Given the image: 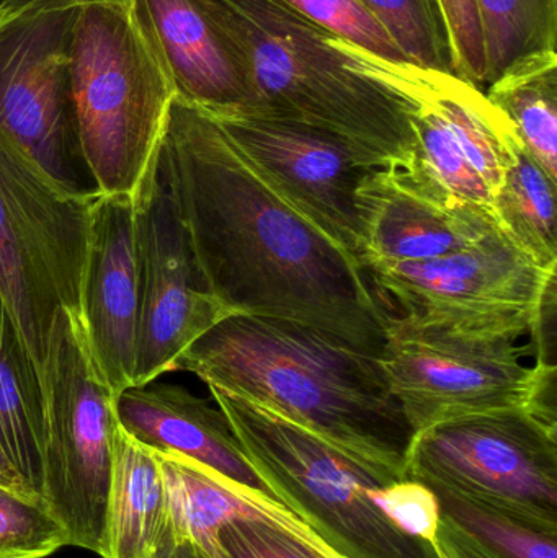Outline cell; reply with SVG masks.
Instances as JSON below:
<instances>
[{
	"label": "cell",
	"mask_w": 557,
	"mask_h": 558,
	"mask_svg": "<svg viewBox=\"0 0 557 558\" xmlns=\"http://www.w3.org/2000/svg\"><path fill=\"white\" fill-rule=\"evenodd\" d=\"M156 162L229 315L298 322L382 356L395 314L360 262L284 203L215 117L173 98Z\"/></svg>",
	"instance_id": "1"
},
{
	"label": "cell",
	"mask_w": 557,
	"mask_h": 558,
	"mask_svg": "<svg viewBox=\"0 0 557 558\" xmlns=\"http://www.w3.org/2000/svg\"><path fill=\"white\" fill-rule=\"evenodd\" d=\"M175 371L284 416L383 477L408 478L414 432L379 357L298 322L229 315L183 351Z\"/></svg>",
	"instance_id": "2"
},
{
	"label": "cell",
	"mask_w": 557,
	"mask_h": 558,
	"mask_svg": "<svg viewBox=\"0 0 557 558\" xmlns=\"http://www.w3.org/2000/svg\"><path fill=\"white\" fill-rule=\"evenodd\" d=\"M247 75L258 111L316 128L362 166L409 167L419 68L372 54L281 0H198Z\"/></svg>",
	"instance_id": "3"
},
{
	"label": "cell",
	"mask_w": 557,
	"mask_h": 558,
	"mask_svg": "<svg viewBox=\"0 0 557 558\" xmlns=\"http://www.w3.org/2000/svg\"><path fill=\"white\" fill-rule=\"evenodd\" d=\"M69 85L82 159L100 195H136L170 105L169 75L131 3L78 7L69 43Z\"/></svg>",
	"instance_id": "4"
},
{
	"label": "cell",
	"mask_w": 557,
	"mask_h": 558,
	"mask_svg": "<svg viewBox=\"0 0 557 558\" xmlns=\"http://www.w3.org/2000/svg\"><path fill=\"white\" fill-rule=\"evenodd\" d=\"M245 458L275 498L306 521L343 558H441L408 536L372 495L391 478L360 464L284 416L208 386Z\"/></svg>",
	"instance_id": "5"
},
{
	"label": "cell",
	"mask_w": 557,
	"mask_h": 558,
	"mask_svg": "<svg viewBox=\"0 0 557 558\" xmlns=\"http://www.w3.org/2000/svg\"><path fill=\"white\" fill-rule=\"evenodd\" d=\"M98 195L59 185L0 134V294L39 376L58 312L81 317Z\"/></svg>",
	"instance_id": "6"
},
{
	"label": "cell",
	"mask_w": 557,
	"mask_h": 558,
	"mask_svg": "<svg viewBox=\"0 0 557 558\" xmlns=\"http://www.w3.org/2000/svg\"><path fill=\"white\" fill-rule=\"evenodd\" d=\"M46 446L43 501L69 547L101 556L118 422L114 396L85 341L81 318L61 308L41 371Z\"/></svg>",
	"instance_id": "7"
},
{
	"label": "cell",
	"mask_w": 557,
	"mask_h": 558,
	"mask_svg": "<svg viewBox=\"0 0 557 558\" xmlns=\"http://www.w3.org/2000/svg\"><path fill=\"white\" fill-rule=\"evenodd\" d=\"M399 315L448 333L519 340L557 267H538L506 232L432 260L365 268Z\"/></svg>",
	"instance_id": "8"
},
{
	"label": "cell",
	"mask_w": 557,
	"mask_h": 558,
	"mask_svg": "<svg viewBox=\"0 0 557 558\" xmlns=\"http://www.w3.org/2000/svg\"><path fill=\"white\" fill-rule=\"evenodd\" d=\"M408 478L447 485L557 530V418L516 407L432 426L412 439Z\"/></svg>",
	"instance_id": "9"
},
{
	"label": "cell",
	"mask_w": 557,
	"mask_h": 558,
	"mask_svg": "<svg viewBox=\"0 0 557 558\" xmlns=\"http://www.w3.org/2000/svg\"><path fill=\"white\" fill-rule=\"evenodd\" d=\"M516 343L448 333L395 314L379 361L415 436L450 420L529 405L536 369Z\"/></svg>",
	"instance_id": "10"
},
{
	"label": "cell",
	"mask_w": 557,
	"mask_h": 558,
	"mask_svg": "<svg viewBox=\"0 0 557 558\" xmlns=\"http://www.w3.org/2000/svg\"><path fill=\"white\" fill-rule=\"evenodd\" d=\"M77 9L0 22V134L56 183L97 192L82 159L69 85V43Z\"/></svg>",
	"instance_id": "11"
},
{
	"label": "cell",
	"mask_w": 557,
	"mask_h": 558,
	"mask_svg": "<svg viewBox=\"0 0 557 558\" xmlns=\"http://www.w3.org/2000/svg\"><path fill=\"white\" fill-rule=\"evenodd\" d=\"M134 219L140 328L133 386H146L175 371L183 351L229 314L206 286L156 157L134 195Z\"/></svg>",
	"instance_id": "12"
},
{
	"label": "cell",
	"mask_w": 557,
	"mask_h": 558,
	"mask_svg": "<svg viewBox=\"0 0 557 558\" xmlns=\"http://www.w3.org/2000/svg\"><path fill=\"white\" fill-rule=\"evenodd\" d=\"M255 173L343 251L359 260L356 190L370 167L336 137L268 113L211 114Z\"/></svg>",
	"instance_id": "13"
},
{
	"label": "cell",
	"mask_w": 557,
	"mask_h": 558,
	"mask_svg": "<svg viewBox=\"0 0 557 558\" xmlns=\"http://www.w3.org/2000/svg\"><path fill=\"white\" fill-rule=\"evenodd\" d=\"M356 209L363 270L444 257L502 231L494 211L455 198L412 166L366 170Z\"/></svg>",
	"instance_id": "14"
},
{
	"label": "cell",
	"mask_w": 557,
	"mask_h": 558,
	"mask_svg": "<svg viewBox=\"0 0 557 558\" xmlns=\"http://www.w3.org/2000/svg\"><path fill=\"white\" fill-rule=\"evenodd\" d=\"M78 318L92 361L117 397L133 386L140 328L133 196L98 195L95 202Z\"/></svg>",
	"instance_id": "15"
},
{
	"label": "cell",
	"mask_w": 557,
	"mask_h": 558,
	"mask_svg": "<svg viewBox=\"0 0 557 558\" xmlns=\"http://www.w3.org/2000/svg\"><path fill=\"white\" fill-rule=\"evenodd\" d=\"M131 12L177 98L209 114L258 111L247 75L198 0H133Z\"/></svg>",
	"instance_id": "16"
},
{
	"label": "cell",
	"mask_w": 557,
	"mask_h": 558,
	"mask_svg": "<svg viewBox=\"0 0 557 558\" xmlns=\"http://www.w3.org/2000/svg\"><path fill=\"white\" fill-rule=\"evenodd\" d=\"M113 409L120 428L146 448L192 459L275 498L245 458L222 410L185 387L156 380L131 386L114 397Z\"/></svg>",
	"instance_id": "17"
},
{
	"label": "cell",
	"mask_w": 557,
	"mask_h": 558,
	"mask_svg": "<svg viewBox=\"0 0 557 558\" xmlns=\"http://www.w3.org/2000/svg\"><path fill=\"white\" fill-rule=\"evenodd\" d=\"M157 458L166 484L167 531L173 537L203 547L232 521L258 520L324 541L306 521L268 495L242 487L183 456L157 452Z\"/></svg>",
	"instance_id": "18"
},
{
	"label": "cell",
	"mask_w": 557,
	"mask_h": 558,
	"mask_svg": "<svg viewBox=\"0 0 557 558\" xmlns=\"http://www.w3.org/2000/svg\"><path fill=\"white\" fill-rule=\"evenodd\" d=\"M167 530V497L157 452L118 425L101 558H153Z\"/></svg>",
	"instance_id": "19"
},
{
	"label": "cell",
	"mask_w": 557,
	"mask_h": 558,
	"mask_svg": "<svg viewBox=\"0 0 557 558\" xmlns=\"http://www.w3.org/2000/svg\"><path fill=\"white\" fill-rule=\"evenodd\" d=\"M0 442L26 490L43 501L46 416L41 376L0 294ZM45 504V501H43Z\"/></svg>",
	"instance_id": "20"
},
{
	"label": "cell",
	"mask_w": 557,
	"mask_h": 558,
	"mask_svg": "<svg viewBox=\"0 0 557 558\" xmlns=\"http://www.w3.org/2000/svg\"><path fill=\"white\" fill-rule=\"evenodd\" d=\"M556 189L520 144L493 199L500 229L545 270L557 267Z\"/></svg>",
	"instance_id": "21"
},
{
	"label": "cell",
	"mask_w": 557,
	"mask_h": 558,
	"mask_svg": "<svg viewBox=\"0 0 557 558\" xmlns=\"http://www.w3.org/2000/svg\"><path fill=\"white\" fill-rule=\"evenodd\" d=\"M487 98L520 143L557 183V52L529 59L487 85Z\"/></svg>",
	"instance_id": "22"
},
{
	"label": "cell",
	"mask_w": 557,
	"mask_h": 558,
	"mask_svg": "<svg viewBox=\"0 0 557 558\" xmlns=\"http://www.w3.org/2000/svg\"><path fill=\"white\" fill-rule=\"evenodd\" d=\"M487 85L529 59L557 52V0H476Z\"/></svg>",
	"instance_id": "23"
},
{
	"label": "cell",
	"mask_w": 557,
	"mask_h": 558,
	"mask_svg": "<svg viewBox=\"0 0 557 558\" xmlns=\"http://www.w3.org/2000/svg\"><path fill=\"white\" fill-rule=\"evenodd\" d=\"M434 492L444 520L504 558H557V530L441 484H424Z\"/></svg>",
	"instance_id": "24"
},
{
	"label": "cell",
	"mask_w": 557,
	"mask_h": 558,
	"mask_svg": "<svg viewBox=\"0 0 557 558\" xmlns=\"http://www.w3.org/2000/svg\"><path fill=\"white\" fill-rule=\"evenodd\" d=\"M417 101L419 108L414 114L415 153L411 166L455 198L494 211L493 192L473 169L447 124L434 108L419 97Z\"/></svg>",
	"instance_id": "25"
},
{
	"label": "cell",
	"mask_w": 557,
	"mask_h": 558,
	"mask_svg": "<svg viewBox=\"0 0 557 558\" xmlns=\"http://www.w3.org/2000/svg\"><path fill=\"white\" fill-rule=\"evenodd\" d=\"M411 64L453 74L450 41L437 0H362Z\"/></svg>",
	"instance_id": "26"
},
{
	"label": "cell",
	"mask_w": 557,
	"mask_h": 558,
	"mask_svg": "<svg viewBox=\"0 0 557 558\" xmlns=\"http://www.w3.org/2000/svg\"><path fill=\"white\" fill-rule=\"evenodd\" d=\"M62 547L68 533L49 508L0 485V558H48Z\"/></svg>",
	"instance_id": "27"
},
{
	"label": "cell",
	"mask_w": 557,
	"mask_h": 558,
	"mask_svg": "<svg viewBox=\"0 0 557 558\" xmlns=\"http://www.w3.org/2000/svg\"><path fill=\"white\" fill-rule=\"evenodd\" d=\"M199 549L209 558H343L324 541L258 520L232 521Z\"/></svg>",
	"instance_id": "28"
},
{
	"label": "cell",
	"mask_w": 557,
	"mask_h": 558,
	"mask_svg": "<svg viewBox=\"0 0 557 558\" xmlns=\"http://www.w3.org/2000/svg\"><path fill=\"white\" fill-rule=\"evenodd\" d=\"M298 15L372 54L398 64H411L389 33L362 0H281Z\"/></svg>",
	"instance_id": "29"
},
{
	"label": "cell",
	"mask_w": 557,
	"mask_h": 558,
	"mask_svg": "<svg viewBox=\"0 0 557 558\" xmlns=\"http://www.w3.org/2000/svg\"><path fill=\"white\" fill-rule=\"evenodd\" d=\"M372 497L376 507L398 530L437 547L440 505L427 485L405 478L376 488Z\"/></svg>",
	"instance_id": "30"
},
{
	"label": "cell",
	"mask_w": 557,
	"mask_h": 558,
	"mask_svg": "<svg viewBox=\"0 0 557 558\" xmlns=\"http://www.w3.org/2000/svg\"><path fill=\"white\" fill-rule=\"evenodd\" d=\"M450 41L453 74L483 87L487 62L476 0H437Z\"/></svg>",
	"instance_id": "31"
},
{
	"label": "cell",
	"mask_w": 557,
	"mask_h": 558,
	"mask_svg": "<svg viewBox=\"0 0 557 558\" xmlns=\"http://www.w3.org/2000/svg\"><path fill=\"white\" fill-rule=\"evenodd\" d=\"M556 281L557 274L552 275L546 282L529 330L535 350V363L545 366H556Z\"/></svg>",
	"instance_id": "32"
},
{
	"label": "cell",
	"mask_w": 557,
	"mask_h": 558,
	"mask_svg": "<svg viewBox=\"0 0 557 558\" xmlns=\"http://www.w3.org/2000/svg\"><path fill=\"white\" fill-rule=\"evenodd\" d=\"M437 550L441 558H504L441 518Z\"/></svg>",
	"instance_id": "33"
},
{
	"label": "cell",
	"mask_w": 557,
	"mask_h": 558,
	"mask_svg": "<svg viewBox=\"0 0 557 558\" xmlns=\"http://www.w3.org/2000/svg\"><path fill=\"white\" fill-rule=\"evenodd\" d=\"M133 0H10L2 12L0 22L25 13L45 12V10L78 9L92 3H131Z\"/></svg>",
	"instance_id": "34"
},
{
	"label": "cell",
	"mask_w": 557,
	"mask_h": 558,
	"mask_svg": "<svg viewBox=\"0 0 557 558\" xmlns=\"http://www.w3.org/2000/svg\"><path fill=\"white\" fill-rule=\"evenodd\" d=\"M153 558H209L199 549L196 544L189 539H179L173 537L169 531L164 533L162 541L157 547Z\"/></svg>",
	"instance_id": "35"
},
{
	"label": "cell",
	"mask_w": 557,
	"mask_h": 558,
	"mask_svg": "<svg viewBox=\"0 0 557 558\" xmlns=\"http://www.w3.org/2000/svg\"><path fill=\"white\" fill-rule=\"evenodd\" d=\"M0 485H2V487L10 488V490H15L19 492V494L26 495V497H33V495L26 490L25 484H23L22 478H20L19 472L15 471L12 462H10L2 442H0Z\"/></svg>",
	"instance_id": "36"
},
{
	"label": "cell",
	"mask_w": 557,
	"mask_h": 558,
	"mask_svg": "<svg viewBox=\"0 0 557 558\" xmlns=\"http://www.w3.org/2000/svg\"><path fill=\"white\" fill-rule=\"evenodd\" d=\"M9 2H10V0H0V12H2L3 7H5L7 3H9Z\"/></svg>",
	"instance_id": "37"
}]
</instances>
